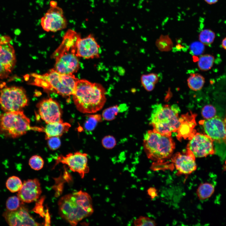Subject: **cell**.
Segmentation results:
<instances>
[{"label": "cell", "instance_id": "1", "mask_svg": "<svg viewBox=\"0 0 226 226\" xmlns=\"http://www.w3.org/2000/svg\"><path fill=\"white\" fill-rule=\"evenodd\" d=\"M58 206L61 216L73 226L77 225L94 211L90 196L81 190L62 197Z\"/></svg>", "mask_w": 226, "mask_h": 226}, {"label": "cell", "instance_id": "2", "mask_svg": "<svg viewBox=\"0 0 226 226\" xmlns=\"http://www.w3.org/2000/svg\"><path fill=\"white\" fill-rule=\"evenodd\" d=\"M73 98L78 111L83 113H94L104 105L106 101L105 90L99 83L79 79Z\"/></svg>", "mask_w": 226, "mask_h": 226}, {"label": "cell", "instance_id": "3", "mask_svg": "<svg viewBox=\"0 0 226 226\" xmlns=\"http://www.w3.org/2000/svg\"><path fill=\"white\" fill-rule=\"evenodd\" d=\"M80 35L69 29L66 33L62 41L53 54L55 59L54 68L59 73L73 74L79 68V62L76 55L77 44Z\"/></svg>", "mask_w": 226, "mask_h": 226}, {"label": "cell", "instance_id": "4", "mask_svg": "<svg viewBox=\"0 0 226 226\" xmlns=\"http://www.w3.org/2000/svg\"><path fill=\"white\" fill-rule=\"evenodd\" d=\"M30 75L33 78L31 84L63 96L73 95L79 80L73 74H62L54 68L42 75L32 73Z\"/></svg>", "mask_w": 226, "mask_h": 226}, {"label": "cell", "instance_id": "5", "mask_svg": "<svg viewBox=\"0 0 226 226\" xmlns=\"http://www.w3.org/2000/svg\"><path fill=\"white\" fill-rule=\"evenodd\" d=\"M180 111L178 106L176 104H155L152 107L150 124L154 130L171 136V133L176 132L180 126Z\"/></svg>", "mask_w": 226, "mask_h": 226}, {"label": "cell", "instance_id": "6", "mask_svg": "<svg viewBox=\"0 0 226 226\" xmlns=\"http://www.w3.org/2000/svg\"><path fill=\"white\" fill-rule=\"evenodd\" d=\"M143 145L148 158L158 162L170 157L175 147L170 136L161 134L153 129L148 130L144 135Z\"/></svg>", "mask_w": 226, "mask_h": 226}, {"label": "cell", "instance_id": "7", "mask_svg": "<svg viewBox=\"0 0 226 226\" xmlns=\"http://www.w3.org/2000/svg\"><path fill=\"white\" fill-rule=\"evenodd\" d=\"M30 119L22 110L0 114V134L12 138L18 137L33 129Z\"/></svg>", "mask_w": 226, "mask_h": 226}, {"label": "cell", "instance_id": "8", "mask_svg": "<svg viewBox=\"0 0 226 226\" xmlns=\"http://www.w3.org/2000/svg\"><path fill=\"white\" fill-rule=\"evenodd\" d=\"M28 103V98L23 88L16 86H6L1 89L0 106L4 112L22 110Z\"/></svg>", "mask_w": 226, "mask_h": 226}, {"label": "cell", "instance_id": "9", "mask_svg": "<svg viewBox=\"0 0 226 226\" xmlns=\"http://www.w3.org/2000/svg\"><path fill=\"white\" fill-rule=\"evenodd\" d=\"M11 40L9 36L0 37V79L7 78L15 66L16 55Z\"/></svg>", "mask_w": 226, "mask_h": 226}, {"label": "cell", "instance_id": "10", "mask_svg": "<svg viewBox=\"0 0 226 226\" xmlns=\"http://www.w3.org/2000/svg\"><path fill=\"white\" fill-rule=\"evenodd\" d=\"M41 24L44 30L55 32L65 28L67 23L63 10L56 6L50 7L41 18Z\"/></svg>", "mask_w": 226, "mask_h": 226}, {"label": "cell", "instance_id": "11", "mask_svg": "<svg viewBox=\"0 0 226 226\" xmlns=\"http://www.w3.org/2000/svg\"><path fill=\"white\" fill-rule=\"evenodd\" d=\"M87 156V154L79 151L70 153L65 156L60 155L56 159L55 165L59 163L66 164L71 170L78 173L83 178L89 171Z\"/></svg>", "mask_w": 226, "mask_h": 226}, {"label": "cell", "instance_id": "12", "mask_svg": "<svg viewBox=\"0 0 226 226\" xmlns=\"http://www.w3.org/2000/svg\"><path fill=\"white\" fill-rule=\"evenodd\" d=\"M189 140L187 149L190 150L195 158L205 157L215 153L213 141L207 135L196 132Z\"/></svg>", "mask_w": 226, "mask_h": 226}, {"label": "cell", "instance_id": "13", "mask_svg": "<svg viewBox=\"0 0 226 226\" xmlns=\"http://www.w3.org/2000/svg\"><path fill=\"white\" fill-rule=\"evenodd\" d=\"M199 123L206 134L213 141L221 143L226 141V119L215 116L209 119L201 121Z\"/></svg>", "mask_w": 226, "mask_h": 226}, {"label": "cell", "instance_id": "14", "mask_svg": "<svg viewBox=\"0 0 226 226\" xmlns=\"http://www.w3.org/2000/svg\"><path fill=\"white\" fill-rule=\"evenodd\" d=\"M39 114L41 118L48 124L62 121L58 104L51 98L41 101L38 105Z\"/></svg>", "mask_w": 226, "mask_h": 226}, {"label": "cell", "instance_id": "15", "mask_svg": "<svg viewBox=\"0 0 226 226\" xmlns=\"http://www.w3.org/2000/svg\"><path fill=\"white\" fill-rule=\"evenodd\" d=\"M3 216L10 226H39L30 215L27 209L23 206L13 211L7 210Z\"/></svg>", "mask_w": 226, "mask_h": 226}, {"label": "cell", "instance_id": "16", "mask_svg": "<svg viewBox=\"0 0 226 226\" xmlns=\"http://www.w3.org/2000/svg\"><path fill=\"white\" fill-rule=\"evenodd\" d=\"M100 47L93 35L78 40L77 44L76 55L86 59L99 57Z\"/></svg>", "mask_w": 226, "mask_h": 226}, {"label": "cell", "instance_id": "17", "mask_svg": "<svg viewBox=\"0 0 226 226\" xmlns=\"http://www.w3.org/2000/svg\"><path fill=\"white\" fill-rule=\"evenodd\" d=\"M195 157L189 150L184 153L178 152L171 159L176 169L179 173L183 174H190L196 168Z\"/></svg>", "mask_w": 226, "mask_h": 226}, {"label": "cell", "instance_id": "18", "mask_svg": "<svg viewBox=\"0 0 226 226\" xmlns=\"http://www.w3.org/2000/svg\"><path fill=\"white\" fill-rule=\"evenodd\" d=\"M41 192L40 182L35 178L24 181L17 196L22 202L29 203L36 201Z\"/></svg>", "mask_w": 226, "mask_h": 226}, {"label": "cell", "instance_id": "19", "mask_svg": "<svg viewBox=\"0 0 226 226\" xmlns=\"http://www.w3.org/2000/svg\"><path fill=\"white\" fill-rule=\"evenodd\" d=\"M196 115L192 112L187 113L180 118V125L176 132L179 140L182 138L190 139L196 133L194 128L196 126Z\"/></svg>", "mask_w": 226, "mask_h": 226}, {"label": "cell", "instance_id": "20", "mask_svg": "<svg viewBox=\"0 0 226 226\" xmlns=\"http://www.w3.org/2000/svg\"><path fill=\"white\" fill-rule=\"evenodd\" d=\"M71 126L70 124L63 121L47 124L43 131L46 139L53 137H59L67 132Z\"/></svg>", "mask_w": 226, "mask_h": 226}, {"label": "cell", "instance_id": "21", "mask_svg": "<svg viewBox=\"0 0 226 226\" xmlns=\"http://www.w3.org/2000/svg\"><path fill=\"white\" fill-rule=\"evenodd\" d=\"M188 86L191 89L197 91L202 89L205 82L204 77L198 73H191L187 79Z\"/></svg>", "mask_w": 226, "mask_h": 226}, {"label": "cell", "instance_id": "22", "mask_svg": "<svg viewBox=\"0 0 226 226\" xmlns=\"http://www.w3.org/2000/svg\"><path fill=\"white\" fill-rule=\"evenodd\" d=\"M159 79V76L157 74L152 73L142 75L141 81L145 89L148 91H151L154 89Z\"/></svg>", "mask_w": 226, "mask_h": 226}, {"label": "cell", "instance_id": "23", "mask_svg": "<svg viewBox=\"0 0 226 226\" xmlns=\"http://www.w3.org/2000/svg\"><path fill=\"white\" fill-rule=\"evenodd\" d=\"M127 108L124 104L120 105L113 106L104 110L102 113V117L105 120L111 121L114 120L118 113L124 111Z\"/></svg>", "mask_w": 226, "mask_h": 226}, {"label": "cell", "instance_id": "24", "mask_svg": "<svg viewBox=\"0 0 226 226\" xmlns=\"http://www.w3.org/2000/svg\"><path fill=\"white\" fill-rule=\"evenodd\" d=\"M155 45L158 49L161 51L168 52L171 51L173 47V42L168 35H161L157 39Z\"/></svg>", "mask_w": 226, "mask_h": 226}, {"label": "cell", "instance_id": "25", "mask_svg": "<svg viewBox=\"0 0 226 226\" xmlns=\"http://www.w3.org/2000/svg\"><path fill=\"white\" fill-rule=\"evenodd\" d=\"M214 61V57L210 54H205L201 56L198 59V66L199 69L202 71H207L213 67Z\"/></svg>", "mask_w": 226, "mask_h": 226}, {"label": "cell", "instance_id": "26", "mask_svg": "<svg viewBox=\"0 0 226 226\" xmlns=\"http://www.w3.org/2000/svg\"><path fill=\"white\" fill-rule=\"evenodd\" d=\"M214 189L213 186L211 184L205 183L201 184L197 190V196L201 200L208 198L213 194Z\"/></svg>", "mask_w": 226, "mask_h": 226}, {"label": "cell", "instance_id": "27", "mask_svg": "<svg viewBox=\"0 0 226 226\" xmlns=\"http://www.w3.org/2000/svg\"><path fill=\"white\" fill-rule=\"evenodd\" d=\"M22 185L21 179L16 176H12L9 177L6 183L7 189L13 193L18 191L21 188Z\"/></svg>", "mask_w": 226, "mask_h": 226}, {"label": "cell", "instance_id": "28", "mask_svg": "<svg viewBox=\"0 0 226 226\" xmlns=\"http://www.w3.org/2000/svg\"><path fill=\"white\" fill-rule=\"evenodd\" d=\"M215 37L213 31L210 29H206L201 31L199 35V39L204 45L209 46L213 43Z\"/></svg>", "mask_w": 226, "mask_h": 226}, {"label": "cell", "instance_id": "29", "mask_svg": "<svg viewBox=\"0 0 226 226\" xmlns=\"http://www.w3.org/2000/svg\"><path fill=\"white\" fill-rule=\"evenodd\" d=\"M102 116L100 114L89 115L84 123V128L87 131H93L98 123L102 120Z\"/></svg>", "mask_w": 226, "mask_h": 226}, {"label": "cell", "instance_id": "30", "mask_svg": "<svg viewBox=\"0 0 226 226\" xmlns=\"http://www.w3.org/2000/svg\"><path fill=\"white\" fill-rule=\"evenodd\" d=\"M22 202L17 196H13L8 197L6 202L7 210L13 211L18 209L21 206Z\"/></svg>", "mask_w": 226, "mask_h": 226}, {"label": "cell", "instance_id": "31", "mask_svg": "<svg viewBox=\"0 0 226 226\" xmlns=\"http://www.w3.org/2000/svg\"><path fill=\"white\" fill-rule=\"evenodd\" d=\"M29 164L32 169L38 170L43 167L44 161L43 159L40 156L35 155L32 156L30 158Z\"/></svg>", "mask_w": 226, "mask_h": 226}, {"label": "cell", "instance_id": "32", "mask_svg": "<svg viewBox=\"0 0 226 226\" xmlns=\"http://www.w3.org/2000/svg\"><path fill=\"white\" fill-rule=\"evenodd\" d=\"M205 49L204 45L200 41H196L192 43L190 46V50L191 54L194 56L201 55Z\"/></svg>", "mask_w": 226, "mask_h": 226}, {"label": "cell", "instance_id": "33", "mask_svg": "<svg viewBox=\"0 0 226 226\" xmlns=\"http://www.w3.org/2000/svg\"><path fill=\"white\" fill-rule=\"evenodd\" d=\"M216 114L215 108L212 105H207L205 106L202 111V115L206 119L211 118L215 116Z\"/></svg>", "mask_w": 226, "mask_h": 226}, {"label": "cell", "instance_id": "34", "mask_svg": "<svg viewBox=\"0 0 226 226\" xmlns=\"http://www.w3.org/2000/svg\"><path fill=\"white\" fill-rule=\"evenodd\" d=\"M134 224L135 226H155L156 224L154 221L150 218L145 217L141 216L136 219Z\"/></svg>", "mask_w": 226, "mask_h": 226}, {"label": "cell", "instance_id": "35", "mask_svg": "<svg viewBox=\"0 0 226 226\" xmlns=\"http://www.w3.org/2000/svg\"><path fill=\"white\" fill-rule=\"evenodd\" d=\"M102 143L103 146L105 148L111 149L115 146L116 142V139L113 136L109 135L103 138Z\"/></svg>", "mask_w": 226, "mask_h": 226}, {"label": "cell", "instance_id": "36", "mask_svg": "<svg viewBox=\"0 0 226 226\" xmlns=\"http://www.w3.org/2000/svg\"><path fill=\"white\" fill-rule=\"evenodd\" d=\"M48 145L52 150L58 149L60 146L61 142L58 137H53L47 139Z\"/></svg>", "mask_w": 226, "mask_h": 226}, {"label": "cell", "instance_id": "37", "mask_svg": "<svg viewBox=\"0 0 226 226\" xmlns=\"http://www.w3.org/2000/svg\"><path fill=\"white\" fill-rule=\"evenodd\" d=\"M45 199L44 197H42L36 203L35 207L33 210L35 213L39 214L41 216L44 217L45 216L46 213L43 210V204Z\"/></svg>", "mask_w": 226, "mask_h": 226}, {"label": "cell", "instance_id": "38", "mask_svg": "<svg viewBox=\"0 0 226 226\" xmlns=\"http://www.w3.org/2000/svg\"><path fill=\"white\" fill-rule=\"evenodd\" d=\"M147 192L148 195L151 198H154L157 196V191L154 188L151 187L149 188Z\"/></svg>", "mask_w": 226, "mask_h": 226}, {"label": "cell", "instance_id": "39", "mask_svg": "<svg viewBox=\"0 0 226 226\" xmlns=\"http://www.w3.org/2000/svg\"><path fill=\"white\" fill-rule=\"evenodd\" d=\"M45 216V225H50V217L48 209H47V211Z\"/></svg>", "mask_w": 226, "mask_h": 226}, {"label": "cell", "instance_id": "40", "mask_svg": "<svg viewBox=\"0 0 226 226\" xmlns=\"http://www.w3.org/2000/svg\"><path fill=\"white\" fill-rule=\"evenodd\" d=\"M205 2L209 4H212L216 3L218 0H204Z\"/></svg>", "mask_w": 226, "mask_h": 226}, {"label": "cell", "instance_id": "41", "mask_svg": "<svg viewBox=\"0 0 226 226\" xmlns=\"http://www.w3.org/2000/svg\"><path fill=\"white\" fill-rule=\"evenodd\" d=\"M222 46L224 49L226 50V37L223 40L222 42Z\"/></svg>", "mask_w": 226, "mask_h": 226}, {"label": "cell", "instance_id": "42", "mask_svg": "<svg viewBox=\"0 0 226 226\" xmlns=\"http://www.w3.org/2000/svg\"><path fill=\"white\" fill-rule=\"evenodd\" d=\"M50 7H54L57 6V3L54 1H51L50 3Z\"/></svg>", "mask_w": 226, "mask_h": 226}, {"label": "cell", "instance_id": "43", "mask_svg": "<svg viewBox=\"0 0 226 226\" xmlns=\"http://www.w3.org/2000/svg\"><path fill=\"white\" fill-rule=\"evenodd\" d=\"M224 169L226 170V165L224 166Z\"/></svg>", "mask_w": 226, "mask_h": 226}, {"label": "cell", "instance_id": "44", "mask_svg": "<svg viewBox=\"0 0 226 226\" xmlns=\"http://www.w3.org/2000/svg\"></svg>", "mask_w": 226, "mask_h": 226}]
</instances>
